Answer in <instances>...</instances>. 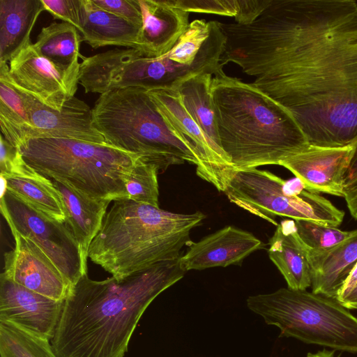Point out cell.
Masks as SVG:
<instances>
[{"label":"cell","mask_w":357,"mask_h":357,"mask_svg":"<svg viewBox=\"0 0 357 357\" xmlns=\"http://www.w3.org/2000/svg\"><path fill=\"white\" fill-rule=\"evenodd\" d=\"M233 63L288 110L309 144L357 141V1L271 0L247 25L222 23Z\"/></svg>","instance_id":"obj_1"},{"label":"cell","mask_w":357,"mask_h":357,"mask_svg":"<svg viewBox=\"0 0 357 357\" xmlns=\"http://www.w3.org/2000/svg\"><path fill=\"white\" fill-rule=\"evenodd\" d=\"M179 259L121 279L98 281L83 275L64 301L50 341L57 356L124 357L146 309L183 277Z\"/></svg>","instance_id":"obj_2"},{"label":"cell","mask_w":357,"mask_h":357,"mask_svg":"<svg viewBox=\"0 0 357 357\" xmlns=\"http://www.w3.org/2000/svg\"><path fill=\"white\" fill-rule=\"evenodd\" d=\"M211 93L220 146L236 171L279 165L310 145L291 113L250 83L221 69Z\"/></svg>","instance_id":"obj_3"},{"label":"cell","mask_w":357,"mask_h":357,"mask_svg":"<svg viewBox=\"0 0 357 357\" xmlns=\"http://www.w3.org/2000/svg\"><path fill=\"white\" fill-rule=\"evenodd\" d=\"M206 215L176 213L129 199L114 201L88 251L91 261L117 279L179 259L190 231Z\"/></svg>","instance_id":"obj_4"},{"label":"cell","mask_w":357,"mask_h":357,"mask_svg":"<svg viewBox=\"0 0 357 357\" xmlns=\"http://www.w3.org/2000/svg\"><path fill=\"white\" fill-rule=\"evenodd\" d=\"M92 121L107 144L138 155L159 172L185 161L199 163L193 147L170 128L147 90L123 88L100 94Z\"/></svg>","instance_id":"obj_5"},{"label":"cell","mask_w":357,"mask_h":357,"mask_svg":"<svg viewBox=\"0 0 357 357\" xmlns=\"http://www.w3.org/2000/svg\"><path fill=\"white\" fill-rule=\"evenodd\" d=\"M18 150L40 175L110 201L128 199L126 182L140 158L109 144L63 138L29 139Z\"/></svg>","instance_id":"obj_6"},{"label":"cell","mask_w":357,"mask_h":357,"mask_svg":"<svg viewBox=\"0 0 357 357\" xmlns=\"http://www.w3.org/2000/svg\"><path fill=\"white\" fill-rule=\"evenodd\" d=\"M247 306L280 336L357 353V317L335 298L287 287L250 296Z\"/></svg>","instance_id":"obj_7"},{"label":"cell","mask_w":357,"mask_h":357,"mask_svg":"<svg viewBox=\"0 0 357 357\" xmlns=\"http://www.w3.org/2000/svg\"><path fill=\"white\" fill-rule=\"evenodd\" d=\"M292 183L257 168L238 170L225 194L232 204L277 226L278 216L305 220L337 227L344 212L319 193L306 190L296 178Z\"/></svg>","instance_id":"obj_8"},{"label":"cell","mask_w":357,"mask_h":357,"mask_svg":"<svg viewBox=\"0 0 357 357\" xmlns=\"http://www.w3.org/2000/svg\"><path fill=\"white\" fill-rule=\"evenodd\" d=\"M1 211L10 230L38 245L71 287L87 273L79 245L65 222L32 208L7 190L1 194Z\"/></svg>","instance_id":"obj_9"},{"label":"cell","mask_w":357,"mask_h":357,"mask_svg":"<svg viewBox=\"0 0 357 357\" xmlns=\"http://www.w3.org/2000/svg\"><path fill=\"white\" fill-rule=\"evenodd\" d=\"M148 91L170 128L195 149L199 160L197 175L224 192L236 170L222 149L204 133L190 115L176 89Z\"/></svg>","instance_id":"obj_10"},{"label":"cell","mask_w":357,"mask_h":357,"mask_svg":"<svg viewBox=\"0 0 357 357\" xmlns=\"http://www.w3.org/2000/svg\"><path fill=\"white\" fill-rule=\"evenodd\" d=\"M9 78L20 91L43 104L61 110L75 96L78 76L66 73L38 54L33 43L9 61Z\"/></svg>","instance_id":"obj_11"},{"label":"cell","mask_w":357,"mask_h":357,"mask_svg":"<svg viewBox=\"0 0 357 357\" xmlns=\"http://www.w3.org/2000/svg\"><path fill=\"white\" fill-rule=\"evenodd\" d=\"M10 231L15 247L5 253L1 273L38 294L55 301H65L70 284L38 245L17 231Z\"/></svg>","instance_id":"obj_12"},{"label":"cell","mask_w":357,"mask_h":357,"mask_svg":"<svg viewBox=\"0 0 357 357\" xmlns=\"http://www.w3.org/2000/svg\"><path fill=\"white\" fill-rule=\"evenodd\" d=\"M21 93L31 125L26 140L63 138L107 144L93 126L92 109L84 101L74 96L59 111L29 94Z\"/></svg>","instance_id":"obj_13"},{"label":"cell","mask_w":357,"mask_h":357,"mask_svg":"<svg viewBox=\"0 0 357 357\" xmlns=\"http://www.w3.org/2000/svg\"><path fill=\"white\" fill-rule=\"evenodd\" d=\"M354 144L339 147L309 145L280 162L312 192L344 197V176Z\"/></svg>","instance_id":"obj_14"},{"label":"cell","mask_w":357,"mask_h":357,"mask_svg":"<svg viewBox=\"0 0 357 357\" xmlns=\"http://www.w3.org/2000/svg\"><path fill=\"white\" fill-rule=\"evenodd\" d=\"M64 301H55L0 277V322H8L38 336L54 335Z\"/></svg>","instance_id":"obj_15"},{"label":"cell","mask_w":357,"mask_h":357,"mask_svg":"<svg viewBox=\"0 0 357 357\" xmlns=\"http://www.w3.org/2000/svg\"><path fill=\"white\" fill-rule=\"evenodd\" d=\"M188 246L179 259L185 272L239 264L251 253L263 248L264 244L248 231L227 226L198 242H190Z\"/></svg>","instance_id":"obj_16"},{"label":"cell","mask_w":357,"mask_h":357,"mask_svg":"<svg viewBox=\"0 0 357 357\" xmlns=\"http://www.w3.org/2000/svg\"><path fill=\"white\" fill-rule=\"evenodd\" d=\"M142 15L137 49L144 57L158 58L169 52L187 29L188 12L174 0H138Z\"/></svg>","instance_id":"obj_17"},{"label":"cell","mask_w":357,"mask_h":357,"mask_svg":"<svg viewBox=\"0 0 357 357\" xmlns=\"http://www.w3.org/2000/svg\"><path fill=\"white\" fill-rule=\"evenodd\" d=\"M270 259L287 282V287L306 290L311 286V266L306 246L300 238L295 222L281 221L269 240Z\"/></svg>","instance_id":"obj_18"},{"label":"cell","mask_w":357,"mask_h":357,"mask_svg":"<svg viewBox=\"0 0 357 357\" xmlns=\"http://www.w3.org/2000/svg\"><path fill=\"white\" fill-rule=\"evenodd\" d=\"M52 181L64 204L65 223L75 236L86 264L89 246L100 229L111 201L91 197L67 183Z\"/></svg>","instance_id":"obj_19"},{"label":"cell","mask_w":357,"mask_h":357,"mask_svg":"<svg viewBox=\"0 0 357 357\" xmlns=\"http://www.w3.org/2000/svg\"><path fill=\"white\" fill-rule=\"evenodd\" d=\"M79 29L82 40L93 49L122 46L137 49L142 28L98 6L93 0H79Z\"/></svg>","instance_id":"obj_20"},{"label":"cell","mask_w":357,"mask_h":357,"mask_svg":"<svg viewBox=\"0 0 357 357\" xmlns=\"http://www.w3.org/2000/svg\"><path fill=\"white\" fill-rule=\"evenodd\" d=\"M308 256L312 291L336 299L357 263V229L331 250Z\"/></svg>","instance_id":"obj_21"},{"label":"cell","mask_w":357,"mask_h":357,"mask_svg":"<svg viewBox=\"0 0 357 357\" xmlns=\"http://www.w3.org/2000/svg\"><path fill=\"white\" fill-rule=\"evenodd\" d=\"M43 10L41 0H0V62L32 44L31 32Z\"/></svg>","instance_id":"obj_22"},{"label":"cell","mask_w":357,"mask_h":357,"mask_svg":"<svg viewBox=\"0 0 357 357\" xmlns=\"http://www.w3.org/2000/svg\"><path fill=\"white\" fill-rule=\"evenodd\" d=\"M78 31L69 23L53 22L42 28L33 47L60 70L78 76V59L83 57L79 51L82 37Z\"/></svg>","instance_id":"obj_23"},{"label":"cell","mask_w":357,"mask_h":357,"mask_svg":"<svg viewBox=\"0 0 357 357\" xmlns=\"http://www.w3.org/2000/svg\"><path fill=\"white\" fill-rule=\"evenodd\" d=\"M9 66L0 62V126L3 137L17 149L26 139L31 125L21 91L12 84Z\"/></svg>","instance_id":"obj_24"},{"label":"cell","mask_w":357,"mask_h":357,"mask_svg":"<svg viewBox=\"0 0 357 357\" xmlns=\"http://www.w3.org/2000/svg\"><path fill=\"white\" fill-rule=\"evenodd\" d=\"M6 190L43 214L65 222L66 210L52 180L38 174L34 176H3Z\"/></svg>","instance_id":"obj_25"},{"label":"cell","mask_w":357,"mask_h":357,"mask_svg":"<svg viewBox=\"0 0 357 357\" xmlns=\"http://www.w3.org/2000/svg\"><path fill=\"white\" fill-rule=\"evenodd\" d=\"M212 78V74H199L183 81L176 90L195 121L213 142L221 147L211 93Z\"/></svg>","instance_id":"obj_26"},{"label":"cell","mask_w":357,"mask_h":357,"mask_svg":"<svg viewBox=\"0 0 357 357\" xmlns=\"http://www.w3.org/2000/svg\"><path fill=\"white\" fill-rule=\"evenodd\" d=\"M50 340L0 322V357H58Z\"/></svg>","instance_id":"obj_27"},{"label":"cell","mask_w":357,"mask_h":357,"mask_svg":"<svg viewBox=\"0 0 357 357\" xmlns=\"http://www.w3.org/2000/svg\"><path fill=\"white\" fill-rule=\"evenodd\" d=\"M298 234L310 254L327 252L349 238L353 231L305 220H294Z\"/></svg>","instance_id":"obj_28"},{"label":"cell","mask_w":357,"mask_h":357,"mask_svg":"<svg viewBox=\"0 0 357 357\" xmlns=\"http://www.w3.org/2000/svg\"><path fill=\"white\" fill-rule=\"evenodd\" d=\"M158 173L155 165L139 158L126 182L128 199L159 207Z\"/></svg>","instance_id":"obj_29"},{"label":"cell","mask_w":357,"mask_h":357,"mask_svg":"<svg viewBox=\"0 0 357 357\" xmlns=\"http://www.w3.org/2000/svg\"><path fill=\"white\" fill-rule=\"evenodd\" d=\"M0 176H34L38 173L24 160L20 151L1 135Z\"/></svg>","instance_id":"obj_30"},{"label":"cell","mask_w":357,"mask_h":357,"mask_svg":"<svg viewBox=\"0 0 357 357\" xmlns=\"http://www.w3.org/2000/svg\"><path fill=\"white\" fill-rule=\"evenodd\" d=\"M175 4L180 8L190 13H206L221 15L235 17L239 6L237 0L220 1H189L174 0Z\"/></svg>","instance_id":"obj_31"},{"label":"cell","mask_w":357,"mask_h":357,"mask_svg":"<svg viewBox=\"0 0 357 357\" xmlns=\"http://www.w3.org/2000/svg\"><path fill=\"white\" fill-rule=\"evenodd\" d=\"M100 8L138 26L142 15L138 0H93Z\"/></svg>","instance_id":"obj_32"},{"label":"cell","mask_w":357,"mask_h":357,"mask_svg":"<svg viewBox=\"0 0 357 357\" xmlns=\"http://www.w3.org/2000/svg\"><path fill=\"white\" fill-rule=\"evenodd\" d=\"M44 10L54 19L61 20L79 29V0H41Z\"/></svg>","instance_id":"obj_33"},{"label":"cell","mask_w":357,"mask_h":357,"mask_svg":"<svg viewBox=\"0 0 357 357\" xmlns=\"http://www.w3.org/2000/svg\"><path fill=\"white\" fill-rule=\"evenodd\" d=\"M239 9L236 23L247 25L253 22L268 7L271 0H237Z\"/></svg>","instance_id":"obj_34"},{"label":"cell","mask_w":357,"mask_h":357,"mask_svg":"<svg viewBox=\"0 0 357 357\" xmlns=\"http://www.w3.org/2000/svg\"><path fill=\"white\" fill-rule=\"evenodd\" d=\"M344 190L357 185V141L354 144L349 168L344 176Z\"/></svg>","instance_id":"obj_35"},{"label":"cell","mask_w":357,"mask_h":357,"mask_svg":"<svg viewBox=\"0 0 357 357\" xmlns=\"http://www.w3.org/2000/svg\"><path fill=\"white\" fill-rule=\"evenodd\" d=\"M344 198L351 215L357 220V185L345 190Z\"/></svg>","instance_id":"obj_36"},{"label":"cell","mask_w":357,"mask_h":357,"mask_svg":"<svg viewBox=\"0 0 357 357\" xmlns=\"http://www.w3.org/2000/svg\"><path fill=\"white\" fill-rule=\"evenodd\" d=\"M357 284V263L344 284L340 289L336 299L340 301L344 298Z\"/></svg>","instance_id":"obj_37"},{"label":"cell","mask_w":357,"mask_h":357,"mask_svg":"<svg viewBox=\"0 0 357 357\" xmlns=\"http://www.w3.org/2000/svg\"><path fill=\"white\" fill-rule=\"evenodd\" d=\"M339 302L349 310H357V284L352 290Z\"/></svg>","instance_id":"obj_38"},{"label":"cell","mask_w":357,"mask_h":357,"mask_svg":"<svg viewBox=\"0 0 357 357\" xmlns=\"http://www.w3.org/2000/svg\"><path fill=\"white\" fill-rule=\"evenodd\" d=\"M307 357H334L333 353L327 350H323L315 354L309 353Z\"/></svg>","instance_id":"obj_39"}]
</instances>
